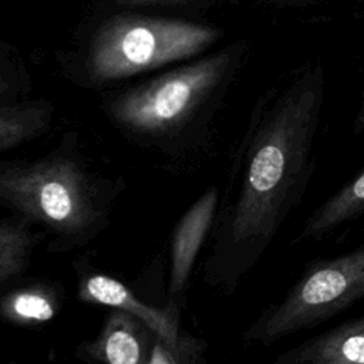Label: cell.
<instances>
[{
  "label": "cell",
  "mask_w": 364,
  "mask_h": 364,
  "mask_svg": "<svg viewBox=\"0 0 364 364\" xmlns=\"http://www.w3.org/2000/svg\"><path fill=\"white\" fill-rule=\"evenodd\" d=\"M309 121L307 109L286 115L255 149L232 220L236 242L272 230L304 165Z\"/></svg>",
  "instance_id": "cell-1"
},
{
  "label": "cell",
  "mask_w": 364,
  "mask_h": 364,
  "mask_svg": "<svg viewBox=\"0 0 364 364\" xmlns=\"http://www.w3.org/2000/svg\"><path fill=\"white\" fill-rule=\"evenodd\" d=\"M215 33L188 21L122 17L98 33L91 71L98 80H111L186 58L202 50Z\"/></svg>",
  "instance_id": "cell-2"
},
{
  "label": "cell",
  "mask_w": 364,
  "mask_h": 364,
  "mask_svg": "<svg viewBox=\"0 0 364 364\" xmlns=\"http://www.w3.org/2000/svg\"><path fill=\"white\" fill-rule=\"evenodd\" d=\"M0 196L24 216L64 235L84 232L97 218L84 175L65 159L4 169Z\"/></svg>",
  "instance_id": "cell-3"
},
{
  "label": "cell",
  "mask_w": 364,
  "mask_h": 364,
  "mask_svg": "<svg viewBox=\"0 0 364 364\" xmlns=\"http://www.w3.org/2000/svg\"><path fill=\"white\" fill-rule=\"evenodd\" d=\"M364 299V246L310 267L263 321L257 337L273 341L323 321Z\"/></svg>",
  "instance_id": "cell-4"
},
{
  "label": "cell",
  "mask_w": 364,
  "mask_h": 364,
  "mask_svg": "<svg viewBox=\"0 0 364 364\" xmlns=\"http://www.w3.org/2000/svg\"><path fill=\"white\" fill-rule=\"evenodd\" d=\"M225 58H210L169 73L119 100L117 118L138 131H162L178 124L208 91Z\"/></svg>",
  "instance_id": "cell-5"
},
{
  "label": "cell",
  "mask_w": 364,
  "mask_h": 364,
  "mask_svg": "<svg viewBox=\"0 0 364 364\" xmlns=\"http://www.w3.org/2000/svg\"><path fill=\"white\" fill-rule=\"evenodd\" d=\"M80 297L84 301L108 306L134 316L154 331L172 353L178 350V324L173 314L141 301L117 279L105 274H92L84 280Z\"/></svg>",
  "instance_id": "cell-6"
},
{
  "label": "cell",
  "mask_w": 364,
  "mask_h": 364,
  "mask_svg": "<svg viewBox=\"0 0 364 364\" xmlns=\"http://www.w3.org/2000/svg\"><path fill=\"white\" fill-rule=\"evenodd\" d=\"M218 203L215 188L203 193L179 220L171 245L169 290L178 294L185 287L196 255L212 223Z\"/></svg>",
  "instance_id": "cell-7"
},
{
  "label": "cell",
  "mask_w": 364,
  "mask_h": 364,
  "mask_svg": "<svg viewBox=\"0 0 364 364\" xmlns=\"http://www.w3.org/2000/svg\"><path fill=\"white\" fill-rule=\"evenodd\" d=\"M291 364H364V316L303 344Z\"/></svg>",
  "instance_id": "cell-8"
},
{
  "label": "cell",
  "mask_w": 364,
  "mask_h": 364,
  "mask_svg": "<svg viewBox=\"0 0 364 364\" xmlns=\"http://www.w3.org/2000/svg\"><path fill=\"white\" fill-rule=\"evenodd\" d=\"M91 351L105 364H148L136 318L119 310L108 317Z\"/></svg>",
  "instance_id": "cell-9"
},
{
  "label": "cell",
  "mask_w": 364,
  "mask_h": 364,
  "mask_svg": "<svg viewBox=\"0 0 364 364\" xmlns=\"http://www.w3.org/2000/svg\"><path fill=\"white\" fill-rule=\"evenodd\" d=\"M364 216V169L347 181L306 223L303 236H323L333 229Z\"/></svg>",
  "instance_id": "cell-10"
},
{
  "label": "cell",
  "mask_w": 364,
  "mask_h": 364,
  "mask_svg": "<svg viewBox=\"0 0 364 364\" xmlns=\"http://www.w3.org/2000/svg\"><path fill=\"white\" fill-rule=\"evenodd\" d=\"M1 313L17 324L46 323L55 314V300L44 289H21L3 297Z\"/></svg>",
  "instance_id": "cell-11"
},
{
  "label": "cell",
  "mask_w": 364,
  "mask_h": 364,
  "mask_svg": "<svg viewBox=\"0 0 364 364\" xmlns=\"http://www.w3.org/2000/svg\"><path fill=\"white\" fill-rule=\"evenodd\" d=\"M31 247L30 232L23 223L3 220L0 225V280L4 283L27 264Z\"/></svg>",
  "instance_id": "cell-12"
},
{
  "label": "cell",
  "mask_w": 364,
  "mask_h": 364,
  "mask_svg": "<svg viewBox=\"0 0 364 364\" xmlns=\"http://www.w3.org/2000/svg\"><path fill=\"white\" fill-rule=\"evenodd\" d=\"M148 364H176L171 355V350L165 344H156L148 358Z\"/></svg>",
  "instance_id": "cell-13"
},
{
  "label": "cell",
  "mask_w": 364,
  "mask_h": 364,
  "mask_svg": "<svg viewBox=\"0 0 364 364\" xmlns=\"http://www.w3.org/2000/svg\"><path fill=\"white\" fill-rule=\"evenodd\" d=\"M354 131L355 132H363L364 131V95H363V100H361V107L357 112V117H355V121H354Z\"/></svg>",
  "instance_id": "cell-14"
}]
</instances>
